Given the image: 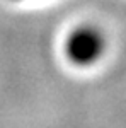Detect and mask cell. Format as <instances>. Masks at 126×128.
I'll use <instances>...</instances> for the list:
<instances>
[{
	"label": "cell",
	"instance_id": "6da1fadb",
	"mask_svg": "<svg viewBox=\"0 0 126 128\" xmlns=\"http://www.w3.org/2000/svg\"><path fill=\"white\" fill-rule=\"evenodd\" d=\"M104 48V41L101 34L94 29H78L75 31L67 43V55L77 65L94 63Z\"/></svg>",
	"mask_w": 126,
	"mask_h": 128
}]
</instances>
